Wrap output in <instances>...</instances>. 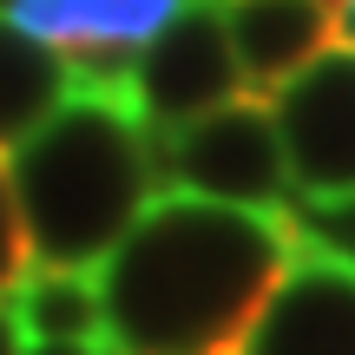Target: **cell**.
<instances>
[{"label":"cell","instance_id":"cell-2","mask_svg":"<svg viewBox=\"0 0 355 355\" xmlns=\"http://www.w3.org/2000/svg\"><path fill=\"white\" fill-rule=\"evenodd\" d=\"M7 178L33 263L99 270L158 191L152 125L139 119L132 92L73 79V92L7 152Z\"/></svg>","mask_w":355,"mask_h":355},{"label":"cell","instance_id":"cell-11","mask_svg":"<svg viewBox=\"0 0 355 355\" xmlns=\"http://www.w3.org/2000/svg\"><path fill=\"white\" fill-rule=\"evenodd\" d=\"M33 270V243H26L20 224V198H13V178H7V152H0V296H13V283Z\"/></svg>","mask_w":355,"mask_h":355},{"label":"cell","instance_id":"cell-5","mask_svg":"<svg viewBox=\"0 0 355 355\" xmlns=\"http://www.w3.org/2000/svg\"><path fill=\"white\" fill-rule=\"evenodd\" d=\"M243 92V66L224 26V0H184L132 60V105L152 132L204 119Z\"/></svg>","mask_w":355,"mask_h":355},{"label":"cell","instance_id":"cell-13","mask_svg":"<svg viewBox=\"0 0 355 355\" xmlns=\"http://www.w3.org/2000/svg\"><path fill=\"white\" fill-rule=\"evenodd\" d=\"M20 349H26V336H20V322H13L7 296H0V355H20Z\"/></svg>","mask_w":355,"mask_h":355},{"label":"cell","instance_id":"cell-12","mask_svg":"<svg viewBox=\"0 0 355 355\" xmlns=\"http://www.w3.org/2000/svg\"><path fill=\"white\" fill-rule=\"evenodd\" d=\"M20 355H119L112 336H92V343H26Z\"/></svg>","mask_w":355,"mask_h":355},{"label":"cell","instance_id":"cell-8","mask_svg":"<svg viewBox=\"0 0 355 355\" xmlns=\"http://www.w3.org/2000/svg\"><path fill=\"white\" fill-rule=\"evenodd\" d=\"M224 26L243 66V92L270 99L283 79H296L316 53L343 40L336 0H224Z\"/></svg>","mask_w":355,"mask_h":355},{"label":"cell","instance_id":"cell-1","mask_svg":"<svg viewBox=\"0 0 355 355\" xmlns=\"http://www.w3.org/2000/svg\"><path fill=\"white\" fill-rule=\"evenodd\" d=\"M296 211L152 191L105 250L99 296L119 355H237L250 316L296 257Z\"/></svg>","mask_w":355,"mask_h":355},{"label":"cell","instance_id":"cell-7","mask_svg":"<svg viewBox=\"0 0 355 355\" xmlns=\"http://www.w3.org/2000/svg\"><path fill=\"white\" fill-rule=\"evenodd\" d=\"M184 0H7V20L20 33L46 40L73 79L86 86L132 92V60L139 46L171 20Z\"/></svg>","mask_w":355,"mask_h":355},{"label":"cell","instance_id":"cell-6","mask_svg":"<svg viewBox=\"0 0 355 355\" xmlns=\"http://www.w3.org/2000/svg\"><path fill=\"white\" fill-rule=\"evenodd\" d=\"M237 355H355V257L303 230L290 270L250 316Z\"/></svg>","mask_w":355,"mask_h":355},{"label":"cell","instance_id":"cell-9","mask_svg":"<svg viewBox=\"0 0 355 355\" xmlns=\"http://www.w3.org/2000/svg\"><path fill=\"white\" fill-rule=\"evenodd\" d=\"M7 309H13L26 343H92V336H105L99 277H92V270H73V263L26 270V277L13 283Z\"/></svg>","mask_w":355,"mask_h":355},{"label":"cell","instance_id":"cell-3","mask_svg":"<svg viewBox=\"0 0 355 355\" xmlns=\"http://www.w3.org/2000/svg\"><path fill=\"white\" fill-rule=\"evenodd\" d=\"M152 165H158V191H198V198L250 204V211H283L296 198L277 112L257 92H237V99L211 105L204 119L152 132Z\"/></svg>","mask_w":355,"mask_h":355},{"label":"cell","instance_id":"cell-14","mask_svg":"<svg viewBox=\"0 0 355 355\" xmlns=\"http://www.w3.org/2000/svg\"><path fill=\"white\" fill-rule=\"evenodd\" d=\"M336 26H343V46H355V0H336Z\"/></svg>","mask_w":355,"mask_h":355},{"label":"cell","instance_id":"cell-4","mask_svg":"<svg viewBox=\"0 0 355 355\" xmlns=\"http://www.w3.org/2000/svg\"><path fill=\"white\" fill-rule=\"evenodd\" d=\"M296 204H355V46L329 53L270 92Z\"/></svg>","mask_w":355,"mask_h":355},{"label":"cell","instance_id":"cell-10","mask_svg":"<svg viewBox=\"0 0 355 355\" xmlns=\"http://www.w3.org/2000/svg\"><path fill=\"white\" fill-rule=\"evenodd\" d=\"M66 92H73V66H66L46 40L20 33V26L0 13V152H13Z\"/></svg>","mask_w":355,"mask_h":355}]
</instances>
